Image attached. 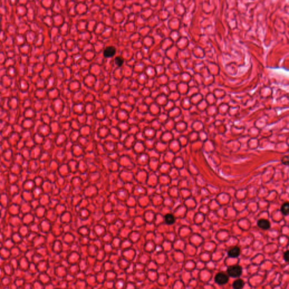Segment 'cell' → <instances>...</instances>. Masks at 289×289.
<instances>
[{
  "instance_id": "6da1fadb",
  "label": "cell",
  "mask_w": 289,
  "mask_h": 289,
  "mask_svg": "<svg viewBox=\"0 0 289 289\" xmlns=\"http://www.w3.org/2000/svg\"><path fill=\"white\" fill-rule=\"evenodd\" d=\"M118 163L120 169L133 171L137 167L136 165L135 160L127 155H122L119 157Z\"/></svg>"
},
{
  "instance_id": "7a4b0ae2",
  "label": "cell",
  "mask_w": 289,
  "mask_h": 289,
  "mask_svg": "<svg viewBox=\"0 0 289 289\" xmlns=\"http://www.w3.org/2000/svg\"><path fill=\"white\" fill-rule=\"evenodd\" d=\"M135 173V182L136 184L146 186L149 172L145 168H138Z\"/></svg>"
},
{
  "instance_id": "3957f363",
  "label": "cell",
  "mask_w": 289,
  "mask_h": 289,
  "mask_svg": "<svg viewBox=\"0 0 289 289\" xmlns=\"http://www.w3.org/2000/svg\"><path fill=\"white\" fill-rule=\"evenodd\" d=\"M118 176L124 183H136L135 173L133 171L120 169L119 172Z\"/></svg>"
},
{
  "instance_id": "277c9868",
  "label": "cell",
  "mask_w": 289,
  "mask_h": 289,
  "mask_svg": "<svg viewBox=\"0 0 289 289\" xmlns=\"http://www.w3.org/2000/svg\"><path fill=\"white\" fill-rule=\"evenodd\" d=\"M150 157L147 152L140 154L137 155L135 158V162L136 166L138 168H145L149 164Z\"/></svg>"
},
{
  "instance_id": "5b68a950",
  "label": "cell",
  "mask_w": 289,
  "mask_h": 289,
  "mask_svg": "<svg viewBox=\"0 0 289 289\" xmlns=\"http://www.w3.org/2000/svg\"><path fill=\"white\" fill-rule=\"evenodd\" d=\"M99 190L95 185L89 184L84 187L83 196L84 198L93 199L98 195Z\"/></svg>"
},
{
  "instance_id": "8992f818",
  "label": "cell",
  "mask_w": 289,
  "mask_h": 289,
  "mask_svg": "<svg viewBox=\"0 0 289 289\" xmlns=\"http://www.w3.org/2000/svg\"><path fill=\"white\" fill-rule=\"evenodd\" d=\"M227 273L232 278L239 277L242 274V268L239 265L229 266L227 269Z\"/></svg>"
},
{
  "instance_id": "52a82bcc",
  "label": "cell",
  "mask_w": 289,
  "mask_h": 289,
  "mask_svg": "<svg viewBox=\"0 0 289 289\" xmlns=\"http://www.w3.org/2000/svg\"><path fill=\"white\" fill-rule=\"evenodd\" d=\"M118 141L115 140H102V145L105 149V151L107 153V155L110 154L111 153L115 152L116 146Z\"/></svg>"
},
{
  "instance_id": "ba28073f",
  "label": "cell",
  "mask_w": 289,
  "mask_h": 289,
  "mask_svg": "<svg viewBox=\"0 0 289 289\" xmlns=\"http://www.w3.org/2000/svg\"><path fill=\"white\" fill-rule=\"evenodd\" d=\"M71 152L75 159H82L86 154V151L84 148L77 143H75L72 149Z\"/></svg>"
},
{
  "instance_id": "9c48e42d",
  "label": "cell",
  "mask_w": 289,
  "mask_h": 289,
  "mask_svg": "<svg viewBox=\"0 0 289 289\" xmlns=\"http://www.w3.org/2000/svg\"><path fill=\"white\" fill-rule=\"evenodd\" d=\"M68 140L69 138L67 137L66 135L63 133L59 134L54 140L55 147L57 148H63Z\"/></svg>"
},
{
  "instance_id": "30bf717a",
  "label": "cell",
  "mask_w": 289,
  "mask_h": 289,
  "mask_svg": "<svg viewBox=\"0 0 289 289\" xmlns=\"http://www.w3.org/2000/svg\"><path fill=\"white\" fill-rule=\"evenodd\" d=\"M132 195L135 196L137 198L141 196L146 195V186H143L141 185L136 184L133 190Z\"/></svg>"
},
{
  "instance_id": "8fae6325",
  "label": "cell",
  "mask_w": 289,
  "mask_h": 289,
  "mask_svg": "<svg viewBox=\"0 0 289 289\" xmlns=\"http://www.w3.org/2000/svg\"><path fill=\"white\" fill-rule=\"evenodd\" d=\"M115 194L118 200L121 202H124V203L126 202L127 199L129 198V197L131 195L130 193H128V192L126 189H125L124 187L116 190Z\"/></svg>"
},
{
  "instance_id": "7c38bea8",
  "label": "cell",
  "mask_w": 289,
  "mask_h": 289,
  "mask_svg": "<svg viewBox=\"0 0 289 289\" xmlns=\"http://www.w3.org/2000/svg\"><path fill=\"white\" fill-rule=\"evenodd\" d=\"M55 159L59 164H64L66 163V152L63 148H58L55 153Z\"/></svg>"
},
{
  "instance_id": "4fadbf2b",
  "label": "cell",
  "mask_w": 289,
  "mask_h": 289,
  "mask_svg": "<svg viewBox=\"0 0 289 289\" xmlns=\"http://www.w3.org/2000/svg\"><path fill=\"white\" fill-rule=\"evenodd\" d=\"M42 147L43 151L52 153L55 147L54 141L50 138H45L44 141L42 144Z\"/></svg>"
},
{
  "instance_id": "5bb4252c",
  "label": "cell",
  "mask_w": 289,
  "mask_h": 289,
  "mask_svg": "<svg viewBox=\"0 0 289 289\" xmlns=\"http://www.w3.org/2000/svg\"><path fill=\"white\" fill-rule=\"evenodd\" d=\"M137 206L141 208L146 209L148 208L150 203V197L147 195L141 196L137 198Z\"/></svg>"
},
{
  "instance_id": "9a60e30c",
  "label": "cell",
  "mask_w": 289,
  "mask_h": 289,
  "mask_svg": "<svg viewBox=\"0 0 289 289\" xmlns=\"http://www.w3.org/2000/svg\"><path fill=\"white\" fill-rule=\"evenodd\" d=\"M228 275L225 273L223 272H219L217 273L215 277V281L218 285H223L227 284L228 282Z\"/></svg>"
},
{
  "instance_id": "2e32d148",
  "label": "cell",
  "mask_w": 289,
  "mask_h": 289,
  "mask_svg": "<svg viewBox=\"0 0 289 289\" xmlns=\"http://www.w3.org/2000/svg\"><path fill=\"white\" fill-rule=\"evenodd\" d=\"M118 219V214L115 211H113L112 212L106 214L103 218L106 224L109 225H112Z\"/></svg>"
},
{
  "instance_id": "e0dca14e",
  "label": "cell",
  "mask_w": 289,
  "mask_h": 289,
  "mask_svg": "<svg viewBox=\"0 0 289 289\" xmlns=\"http://www.w3.org/2000/svg\"><path fill=\"white\" fill-rule=\"evenodd\" d=\"M105 214L103 211L102 208H97L93 212H92L91 214V218L93 221H95L96 220L97 222H100L103 219L104 216H105Z\"/></svg>"
},
{
  "instance_id": "ac0fdd59",
  "label": "cell",
  "mask_w": 289,
  "mask_h": 289,
  "mask_svg": "<svg viewBox=\"0 0 289 289\" xmlns=\"http://www.w3.org/2000/svg\"><path fill=\"white\" fill-rule=\"evenodd\" d=\"M132 149L136 155L140 154L146 152V149L143 142H140L137 141H136Z\"/></svg>"
},
{
  "instance_id": "d6986e66",
  "label": "cell",
  "mask_w": 289,
  "mask_h": 289,
  "mask_svg": "<svg viewBox=\"0 0 289 289\" xmlns=\"http://www.w3.org/2000/svg\"><path fill=\"white\" fill-rule=\"evenodd\" d=\"M57 172H58L59 176L64 177L65 178L67 176H68L69 174H71L69 170V167H68V165H67L66 163H64V164H61L59 165Z\"/></svg>"
},
{
  "instance_id": "ffe728a7",
  "label": "cell",
  "mask_w": 289,
  "mask_h": 289,
  "mask_svg": "<svg viewBox=\"0 0 289 289\" xmlns=\"http://www.w3.org/2000/svg\"><path fill=\"white\" fill-rule=\"evenodd\" d=\"M73 216L74 215L72 214V212L67 210L66 212H64V214L60 215L59 217H60L61 223L66 224L71 223Z\"/></svg>"
},
{
  "instance_id": "44dd1931",
  "label": "cell",
  "mask_w": 289,
  "mask_h": 289,
  "mask_svg": "<svg viewBox=\"0 0 289 289\" xmlns=\"http://www.w3.org/2000/svg\"><path fill=\"white\" fill-rule=\"evenodd\" d=\"M47 208L46 207L42 206L40 205L39 206L36 207V208L33 209L34 211V216L36 218L39 219H42V218H45V214L47 212Z\"/></svg>"
},
{
  "instance_id": "7402d4cb",
  "label": "cell",
  "mask_w": 289,
  "mask_h": 289,
  "mask_svg": "<svg viewBox=\"0 0 289 289\" xmlns=\"http://www.w3.org/2000/svg\"><path fill=\"white\" fill-rule=\"evenodd\" d=\"M78 160V172L80 174H84L88 172V164L83 158Z\"/></svg>"
},
{
  "instance_id": "603a6c76",
  "label": "cell",
  "mask_w": 289,
  "mask_h": 289,
  "mask_svg": "<svg viewBox=\"0 0 289 289\" xmlns=\"http://www.w3.org/2000/svg\"><path fill=\"white\" fill-rule=\"evenodd\" d=\"M71 174H75L78 172V160L76 159L71 160L66 163Z\"/></svg>"
},
{
  "instance_id": "cb8c5ba5",
  "label": "cell",
  "mask_w": 289,
  "mask_h": 289,
  "mask_svg": "<svg viewBox=\"0 0 289 289\" xmlns=\"http://www.w3.org/2000/svg\"><path fill=\"white\" fill-rule=\"evenodd\" d=\"M136 141V138L134 136L128 135V136L127 137V138L125 140L123 143L125 149H132Z\"/></svg>"
},
{
  "instance_id": "d4e9b609",
  "label": "cell",
  "mask_w": 289,
  "mask_h": 289,
  "mask_svg": "<svg viewBox=\"0 0 289 289\" xmlns=\"http://www.w3.org/2000/svg\"><path fill=\"white\" fill-rule=\"evenodd\" d=\"M94 153H95V154H96L97 157H101L107 156V153L105 151L102 142L96 143V147H95V150H94Z\"/></svg>"
},
{
  "instance_id": "484cf974",
  "label": "cell",
  "mask_w": 289,
  "mask_h": 289,
  "mask_svg": "<svg viewBox=\"0 0 289 289\" xmlns=\"http://www.w3.org/2000/svg\"><path fill=\"white\" fill-rule=\"evenodd\" d=\"M91 212L87 208L80 209L77 214V216L81 220H84L91 217Z\"/></svg>"
},
{
  "instance_id": "4316f807",
  "label": "cell",
  "mask_w": 289,
  "mask_h": 289,
  "mask_svg": "<svg viewBox=\"0 0 289 289\" xmlns=\"http://www.w3.org/2000/svg\"><path fill=\"white\" fill-rule=\"evenodd\" d=\"M142 217L145 223H150L151 222V220L152 221V220H153V217H154V213L151 209L146 208L143 212Z\"/></svg>"
},
{
  "instance_id": "83f0119b",
  "label": "cell",
  "mask_w": 289,
  "mask_h": 289,
  "mask_svg": "<svg viewBox=\"0 0 289 289\" xmlns=\"http://www.w3.org/2000/svg\"><path fill=\"white\" fill-rule=\"evenodd\" d=\"M125 204L128 208H135L137 206V198L133 195H130L129 198L127 199Z\"/></svg>"
},
{
  "instance_id": "f1b7e54d",
  "label": "cell",
  "mask_w": 289,
  "mask_h": 289,
  "mask_svg": "<svg viewBox=\"0 0 289 289\" xmlns=\"http://www.w3.org/2000/svg\"><path fill=\"white\" fill-rule=\"evenodd\" d=\"M257 225L260 228L262 229L263 230H268L270 227V221L268 220L267 219H261L258 221Z\"/></svg>"
},
{
  "instance_id": "f546056e",
  "label": "cell",
  "mask_w": 289,
  "mask_h": 289,
  "mask_svg": "<svg viewBox=\"0 0 289 289\" xmlns=\"http://www.w3.org/2000/svg\"><path fill=\"white\" fill-rule=\"evenodd\" d=\"M241 253V249L239 247L235 246L234 247L231 248L228 251V255L229 257L231 258H235L240 256Z\"/></svg>"
},
{
  "instance_id": "4dcf8cb0",
  "label": "cell",
  "mask_w": 289,
  "mask_h": 289,
  "mask_svg": "<svg viewBox=\"0 0 289 289\" xmlns=\"http://www.w3.org/2000/svg\"><path fill=\"white\" fill-rule=\"evenodd\" d=\"M116 53V49L113 46L108 47L105 49L103 52V55L105 58H111L114 57Z\"/></svg>"
},
{
  "instance_id": "1f68e13d",
  "label": "cell",
  "mask_w": 289,
  "mask_h": 289,
  "mask_svg": "<svg viewBox=\"0 0 289 289\" xmlns=\"http://www.w3.org/2000/svg\"><path fill=\"white\" fill-rule=\"evenodd\" d=\"M91 142V139H89L88 137L80 136V137L77 141V143L80 145V146L83 147L85 149L86 147Z\"/></svg>"
},
{
  "instance_id": "d6a6232c",
  "label": "cell",
  "mask_w": 289,
  "mask_h": 289,
  "mask_svg": "<svg viewBox=\"0 0 289 289\" xmlns=\"http://www.w3.org/2000/svg\"><path fill=\"white\" fill-rule=\"evenodd\" d=\"M143 143L145 147L146 152L152 150L154 148L155 141L154 140H153V138L145 139V140L143 142Z\"/></svg>"
},
{
  "instance_id": "836d02e7",
  "label": "cell",
  "mask_w": 289,
  "mask_h": 289,
  "mask_svg": "<svg viewBox=\"0 0 289 289\" xmlns=\"http://www.w3.org/2000/svg\"><path fill=\"white\" fill-rule=\"evenodd\" d=\"M164 221L165 224L168 225H171L175 223L176 220L174 215H172V214H167L164 216Z\"/></svg>"
},
{
  "instance_id": "e575fe53",
  "label": "cell",
  "mask_w": 289,
  "mask_h": 289,
  "mask_svg": "<svg viewBox=\"0 0 289 289\" xmlns=\"http://www.w3.org/2000/svg\"><path fill=\"white\" fill-rule=\"evenodd\" d=\"M102 209L105 214L114 211V206L110 202L107 201L102 207Z\"/></svg>"
},
{
  "instance_id": "d590c367",
  "label": "cell",
  "mask_w": 289,
  "mask_h": 289,
  "mask_svg": "<svg viewBox=\"0 0 289 289\" xmlns=\"http://www.w3.org/2000/svg\"><path fill=\"white\" fill-rule=\"evenodd\" d=\"M59 164L58 163L55 159H52L49 162V167L50 170L49 172H57V171H58V168H59Z\"/></svg>"
},
{
  "instance_id": "8d00e7d4",
  "label": "cell",
  "mask_w": 289,
  "mask_h": 289,
  "mask_svg": "<svg viewBox=\"0 0 289 289\" xmlns=\"http://www.w3.org/2000/svg\"><path fill=\"white\" fill-rule=\"evenodd\" d=\"M243 286H244V281L240 278L236 280L232 284V287L233 289H242Z\"/></svg>"
},
{
  "instance_id": "74e56055",
  "label": "cell",
  "mask_w": 289,
  "mask_h": 289,
  "mask_svg": "<svg viewBox=\"0 0 289 289\" xmlns=\"http://www.w3.org/2000/svg\"><path fill=\"white\" fill-rule=\"evenodd\" d=\"M74 144L75 143L74 142H72L71 141L68 140V141H67L66 143L64 146L63 149L66 152H71L72 149V147L74 145Z\"/></svg>"
},
{
  "instance_id": "f35d334b",
  "label": "cell",
  "mask_w": 289,
  "mask_h": 289,
  "mask_svg": "<svg viewBox=\"0 0 289 289\" xmlns=\"http://www.w3.org/2000/svg\"><path fill=\"white\" fill-rule=\"evenodd\" d=\"M289 204L288 202H285L281 207V211L282 214L285 216H286L289 214Z\"/></svg>"
},
{
  "instance_id": "ab89813d",
  "label": "cell",
  "mask_w": 289,
  "mask_h": 289,
  "mask_svg": "<svg viewBox=\"0 0 289 289\" xmlns=\"http://www.w3.org/2000/svg\"><path fill=\"white\" fill-rule=\"evenodd\" d=\"M107 156L112 161H118L120 155L118 153L115 151V152L111 153L110 154H108L107 155Z\"/></svg>"
},
{
  "instance_id": "60d3db41",
  "label": "cell",
  "mask_w": 289,
  "mask_h": 289,
  "mask_svg": "<svg viewBox=\"0 0 289 289\" xmlns=\"http://www.w3.org/2000/svg\"><path fill=\"white\" fill-rule=\"evenodd\" d=\"M124 63V59L120 57H116L115 59V64L118 66L120 67Z\"/></svg>"
},
{
  "instance_id": "b9f144b4",
  "label": "cell",
  "mask_w": 289,
  "mask_h": 289,
  "mask_svg": "<svg viewBox=\"0 0 289 289\" xmlns=\"http://www.w3.org/2000/svg\"><path fill=\"white\" fill-rule=\"evenodd\" d=\"M289 251L287 250L285 253H284V260L286 261V262H287L289 261Z\"/></svg>"
},
{
  "instance_id": "7bdbcfd3",
  "label": "cell",
  "mask_w": 289,
  "mask_h": 289,
  "mask_svg": "<svg viewBox=\"0 0 289 289\" xmlns=\"http://www.w3.org/2000/svg\"><path fill=\"white\" fill-rule=\"evenodd\" d=\"M282 163L285 165H288V164H289V158H288V157H287L286 159H285V156L282 159Z\"/></svg>"
}]
</instances>
